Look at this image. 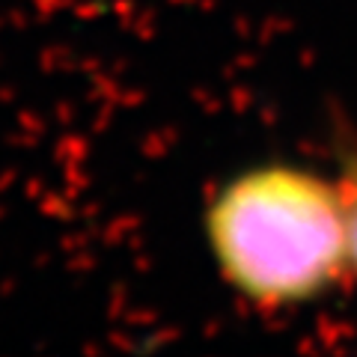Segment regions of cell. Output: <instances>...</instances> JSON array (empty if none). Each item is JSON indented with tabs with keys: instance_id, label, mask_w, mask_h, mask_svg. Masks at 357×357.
I'll return each instance as SVG.
<instances>
[{
	"instance_id": "6da1fadb",
	"label": "cell",
	"mask_w": 357,
	"mask_h": 357,
	"mask_svg": "<svg viewBox=\"0 0 357 357\" xmlns=\"http://www.w3.org/2000/svg\"><path fill=\"white\" fill-rule=\"evenodd\" d=\"M203 227L220 280L256 310L312 304L351 271L340 178L298 164L232 173L208 197Z\"/></svg>"
},
{
	"instance_id": "7a4b0ae2",
	"label": "cell",
	"mask_w": 357,
	"mask_h": 357,
	"mask_svg": "<svg viewBox=\"0 0 357 357\" xmlns=\"http://www.w3.org/2000/svg\"><path fill=\"white\" fill-rule=\"evenodd\" d=\"M340 185L345 194V208H349V244H351V271L357 274V149L342 152L340 161Z\"/></svg>"
}]
</instances>
